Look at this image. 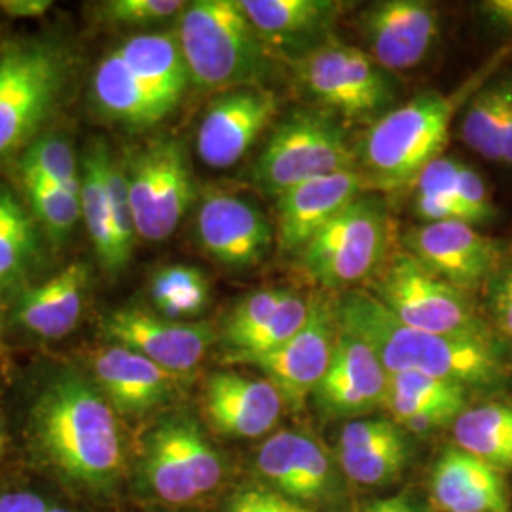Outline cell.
<instances>
[{"instance_id":"1","label":"cell","mask_w":512,"mask_h":512,"mask_svg":"<svg viewBox=\"0 0 512 512\" xmlns=\"http://www.w3.org/2000/svg\"><path fill=\"white\" fill-rule=\"evenodd\" d=\"M340 325L365 340L389 374L418 372L471 387L499 384L509 363L501 340L440 336L401 323L363 289H351L336 304Z\"/></svg>"},{"instance_id":"2","label":"cell","mask_w":512,"mask_h":512,"mask_svg":"<svg viewBox=\"0 0 512 512\" xmlns=\"http://www.w3.org/2000/svg\"><path fill=\"white\" fill-rule=\"evenodd\" d=\"M38 446L61 475L105 488L122 467V442L109 401L76 374H61L33 410Z\"/></svg>"},{"instance_id":"3","label":"cell","mask_w":512,"mask_h":512,"mask_svg":"<svg viewBox=\"0 0 512 512\" xmlns=\"http://www.w3.org/2000/svg\"><path fill=\"white\" fill-rule=\"evenodd\" d=\"M476 88L467 82L454 93L423 92L378 118L357 148L368 188L395 192L418 183L442 156L456 112Z\"/></svg>"},{"instance_id":"4","label":"cell","mask_w":512,"mask_h":512,"mask_svg":"<svg viewBox=\"0 0 512 512\" xmlns=\"http://www.w3.org/2000/svg\"><path fill=\"white\" fill-rule=\"evenodd\" d=\"M190 74L202 90L258 86L270 73L268 46L239 0H196L184 6L175 31Z\"/></svg>"},{"instance_id":"5","label":"cell","mask_w":512,"mask_h":512,"mask_svg":"<svg viewBox=\"0 0 512 512\" xmlns=\"http://www.w3.org/2000/svg\"><path fill=\"white\" fill-rule=\"evenodd\" d=\"M370 293L406 327L440 336L497 338L471 294L440 279L408 251L385 260Z\"/></svg>"},{"instance_id":"6","label":"cell","mask_w":512,"mask_h":512,"mask_svg":"<svg viewBox=\"0 0 512 512\" xmlns=\"http://www.w3.org/2000/svg\"><path fill=\"white\" fill-rule=\"evenodd\" d=\"M391 222L378 196H359L300 251L306 272L329 291L374 279L387 260Z\"/></svg>"},{"instance_id":"7","label":"cell","mask_w":512,"mask_h":512,"mask_svg":"<svg viewBox=\"0 0 512 512\" xmlns=\"http://www.w3.org/2000/svg\"><path fill=\"white\" fill-rule=\"evenodd\" d=\"M357 150L342 128L321 112L296 110L275 126L260 152L253 179L272 198L296 184L353 169Z\"/></svg>"},{"instance_id":"8","label":"cell","mask_w":512,"mask_h":512,"mask_svg":"<svg viewBox=\"0 0 512 512\" xmlns=\"http://www.w3.org/2000/svg\"><path fill=\"white\" fill-rule=\"evenodd\" d=\"M137 236L169 238L194 202L188 152L177 139H156L135 150L124 164Z\"/></svg>"},{"instance_id":"9","label":"cell","mask_w":512,"mask_h":512,"mask_svg":"<svg viewBox=\"0 0 512 512\" xmlns=\"http://www.w3.org/2000/svg\"><path fill=\"white\" fill-rule=\"evenodd\" d=\"M294 73L321 105L349 120H363L393 101L384 69L361 48L329 40L294 59Z\"/></svg>"},{"instance_id":"10","label":"cell","mask_w":512,"mask_h":512,"mask_svg":"<svg viewBox=\"0 0 512 512\" xmlns=\"http://www.w3.org/2000/svg\"><path fill=\"white\" fill-rule=\"evenodd\" d=\"M340 334L338 308L321 294L311 296L304 327L283 346L253 357L243 365L256 366L272 382L283 403L302 406L329 370Z\"/></svg>"},{"instance_id":"11","label":"cell","mask_w":512,"mask_h":512,"mask_svg":"<svg viewBox=\"0 0 512 512\" xmlns=\"http://www.w3.org/2000/svg\"><path fill=\"white\" fill-rule=\"evenodd\" d=\"M406 251L446 283L473 294L511 255L507 243L465 222H431L404 234Z\"/></svg>"},{"instance_id":"12","label":"cell","mask_w":512,"mask_h":512,"mask_svg":"<svg viewBox=\"0 0 512 512\" xmlns=\"http://www.w3.org/2000/svg\"><path fill=\"white\" fill-rule=\"evenodd\" d=\"M357 29L384 71H410L439 40V12L425 0H380L361 12Z\"/></svg>"},{"instance_id":"13","label":"cell","mask_w":512,"mask_h":512,"mask_svg":"<svg viewBox=\"0 0 512 512\" xmlns=\"http://www.w3.org/2000/svg\"><path fill=\"white\" fill-rule=\"evenodd\" d=\"M112 342L179 376L200 365L215 332L209 323L171 321L143 308H120L103 319Z\"/></svg>"},{"instance_id":"14","label":"cell","mask_w":512,"mask_h":512,"mask_svg":"<svg viewBox=\"0 0 512 512\" xmlns=\"http://www.w3.org/2000/svg\"><path fill=\"white\" fill-rule=\"evenodd\" d=\"M389 372L374 349L340 325L329 370L313 391L317 410L330 420L359 418L385 406Z\"/></svg>"},{"instance_id":"15","label":"cell","mask_w":512,"mask_h":512,"mask_svg":"<svg viewBox=\"0 0 512 512\" xmlns=\"http://www.w3.org/2000/svg\"><path fill=\"white\" fill-rule=\"evenodd\" d=\"M63 74L54 48L23 46L18 71L0 93V158L21 147L44 122L63 86Z\"/></svg>"},{"instance_id":"16","label":"cell","mask_w":512,"mask_h":512,"mask_svg":"<svg viewBox=\"0 0 512 512\" xmlns=\"http://www.w3.org/2000/svg\"><path fill=\"white\" fill-rule=\"evenodd\" d=\"M279 110L274 92L251 86L220 95L205 112L198 129V154L203 164L224 169L238 164Z\"/></svg>"},{"instance_id":"17","label":"cell","mask_w":512,"mask_h":512,"mask_svg":"<svg viewBox=\"0 0 512 512\" xmlns=\"http://www.w3.org/2000/svg\"><path fill=\"white\" fill-rule=\"evenodd\" d=\"M255 465L272 490L300 505L327 503L338 495L340 480L329 452L306 433H275L260 446Z\"/></svg>"},{"instance_id":"18","label":"cell","mask_w":512,"mask_h":512,"mask_svg":"<svg viewBox=\"0 0 512 512\" xmlns=\"http://www.w3.org/2000/svg\"><path fill=\"white\" fill-rule=\"evenodd\" d=\"M198 239L220 264L255 268L272 247V224L253 203L224 192H209L198 211Z\"/></svg>"},{"instance_id":"19","label":"cell","mask_w":512,"mask_h":512,"mask_svg":"<svg viewBox=\"0 0 512 512\" xmlns=\"http://www.w3.org/2000/svg\"><path fill=\"white\" fill-rule=\"evenodd\" d=\"M363 171L357 167L296 184L275 198L277 239L285 251H302L311 238L344 207L365 194Z\"/></svg>"},{"instance_id":"20","label":"cell","mask_w":512,"mask_h":512,"mask_svg":"<svg viewBox=\"0 0 512 512\" xmlns=\"http://www.w3.org/2000/svg\"><path fill=\"white\" fill-rule=\"evenodd\" d=\"M283 397L266 378L236 372H217L207 378L203 410L220 435L258 439L270 433L283 410Z\"/></svg>"},{"instance_id":"21","label":"cell","mask_w":512,"mask_h":512,"mask_svg":"<svg viewBox=\"0 0 512 512\" xmlns=\"http://www.w3.org/2000/svg\"><path fill=\"white\" fill-rule=\"evenodd\" d=\"M410 461V442L397 421L351 420L340 435V465L355 484L380 488L403 475Z\"/></svg>"},{"instance_id":"22","label":"cell","mask_w":512,"mask_h":512,"mask_svg":"<svg viewBox=\"0 0 512 512\" xmlns=\"http://www.w3.org/2000/svg\"><path fill=\"white\" fill-rule=\"evenodd\" d=\"M431 499L442 512H509L501 471L463 452L446 448L431 475Z\"/></svg>"},{"instance_id":"23","label":"cell","mask_w":512,"mask_h":512,"mask_svg":"<svg viewBox=\"0 0 512 512\" xmlns=\"http://www.w3.org/2000/svg\"><path fill=\"white\" fill-rule=\"evenodd\" d=\"M93 372L107 401L126 414H145L164 404L175 385V374L122 346L99 349Z\"/></svg>"},{"instance_id":"24","label":"cell","mask_w":512,"mask_h":512,"mask_svg":"<svg viewBox=\"0 0 512 512\" xmlns=\"http://www.w3.org/2000/svg\"><path fill=\"white\" fill-rule=\"evenodd\" d=\"M88 281V266L73 262L42 285L25 289L16 308L19 323L40 338L67 336L80 321Z\"/></svg>"},{"instance_id":"25","label":"cell","mask_w":512,"mask_h":512,"mask_svg":"<svg viewBox=\"0 0 512 512\" xmlns=\"http://www.w3.org/2000/svg\"><path fill=\"white\" fill-rule=\"evenodd\" d=\"M262 42L281 48H306L323 37L340 12L332 0H239ZM304 52V54H306Z\"/></svg>"},{"instance_id":"26","label":"cell","mask_w":512,"mask_h":512,"mask_svg":"<svg viewBox=\"0 0 512 512\" xmlns=\"http://www.w3.org/2000/svg\"><path fill=\"white\" fill-rule=\"evenodd\" d=\"M116 54L137 82L173 112L190 84L181 46L175 33H147L126 40Z\"/></svg>"},{"instance_id":"27","label":"cell","mask_w":512,"mask_h":512,"mask_svg":"<svg viewBox=\"0 0 512 512\" xmlns=\"http://www.w3.org/2000/svg\"><path fill=\"white\" fill-rule=\"evenodd\" d=\"M93 97L105 116L129 128H150L171 114L137 82L116 50L105 55L97 65Z\"/></svg>"},{"instance_id":"28","label":"cell","mask_w":512,"mask_h":512,"mask_svg":"<svg viewBox=\"0 0 512 512\" xmlns=\"http://www.w3.org/2000/svg\"><path fill=\"white\" fill-rule=\"evenodd\" d=\"M511 92L512 69H507L478 86L461 110V141L492 164H501V141Z\"/></svg>"},{"instance_id":"29","label":"cell","mask_w":512,"mask_h":512,"mask_svg":"<svg viewBox=\"0 0 512 512\" xmlns=\"http://www.w3.org/2000/svg\"><path fill=\"white\" fill-rule=\"evenodd\" d=\"M456 446L497 471L512 469V406L488 403L461 412L452 425Z\"/></svg>"},{"instance_id":"30","label":"cell","mask_w":512,"mask_h":512,"mask_svg":"<svg viewBox=\"0 0 512 512\" xmlns=\"http://www.w3.org/2000/svg\"><path fill=\"white\" fill-rule=\"evenodd\" d=\"M467 391L463 385L418 372L389 374L385 408L397 423L427 412L458 420L459 414L467 410Z\"/></svg>"},{"instance_id":"31","label":"cell","mask_w":512,"mask_h":512,"mask_svg":"<svg viewBox=\"0 0 512 512\" xmlns=\"http://www.w3.org/2000/svg\"><path fill=\"white\" fill-rule=\"evenodd\" d=\"M109 154L105 143H95L86 152L80 175V209L101 266L109 272H120L105 181V164Z\"/></svg>"},{"instance_id":"32","label":"cell","mask_w":512,"mask_h":512,"mask_svg":"<svg viewBox=\"0 0 512 512\" xmlns=\"http://www.w3.org/2000/svg\"><path fill=\"white\" fill-rule=\"evenodd\" d=\"M416 192L456 200L465 207L476 228L494 222L497 217V207L490 198L482 175L456 158L440 156L427 165L416 183Z\"/></svg>"},{"instance_id":"33","label":"cell","mask_w":512,"mask_h":512,"mask_svg":"<svg viewBox=\"0 0 512 512\" xmlns=\"http://www.w3.org/2000/svg\"><path fill=\"white\" fill-rule=\"evenodd\" d=\"M37 251L35 222L18 198L0 184V298L31 270Z\"/></svg>"},{"instance_id":"34","label":"cell","mask_w":512,"mask_h":512,"mask_svg":"<svg viewBox=\"0 0 512 512\" xmlns=\"http://www.w3.org/2000/svg\"><path fill=\"white\" fill-rule=\"evenodd\" d=\"M150 296L160 315L171 321L200 315L209 302V281L202 270L188 264H171L150 281Z\"/></svg>"},{"instance_id":"35","label":"cell","mask_w":512,"mask_h":512,"mask_svg":"<svg viewBox=\"0 0 512 512\" xmlns=\"http://www.w3.org/2000/svg\"><path fill=\"white\" fill-rule=\"evenodd\" d=\"M143 471L152 492L165 503L184 505L200 497L192 476L162 425H158L148 437Z\"/></svg>"},{"instance_id":"36","label":"cell","mask_w":512,"mask_h":512,"mask_svg":"<svg viewBox=\"0 0 512 512\" xmlns=\"http://www.w3.org/2000/svg\"><path fill=\"white\" fill-rule=\"evenodd\" d=\"M162 427L183 459L200 497L217 490L222 480V461L198 425L188 418H173L164 421Z\"/></svg>"},{"instance_id":"37","label":"cell","mask_w":512,"mask_h":512,"mask_svg":"<svg viewBox=\"0 0 512 512\" xmlns=\"http://www.w3.org/2000/svg\"><path fill=\"white\" fill-rule=\"evenodd\" d=\"M289 293L291 291L287 289H260L239 300L222 327V344L228 349V355L238 353L258 330L272 321L275 311Z\"/></svg>"},{"instance_id":"38","label":"cell","mask_w":512,"mask_h":512,"mask_svg":"<svg viewBox=\"0 0 512 512\" xmlns=\"http://www.w3.org/2000/svg\"><path fill=\"white\" fill-rule=\"evenodd\" d=\"M21 177L57 184L80 194V175L71 145L59 137H40L21 158Z\"/></svg>"},{"instance_id":"39","label":"cell","mask_w":512,"mask_h":512,"mask_svg":"<svg viewBox=\"0 0 512 512\" xmlns=\"http://www.w3.org/2000/svg\"><path fill=\"white\" fill-rule=\"evenodd\" d=\"M29 202L38 222L55 239H65L73 230L74 224L82 219L80 194H74L57 184L44 183L31 177H23Z\"/></svg>"},{"instance_id":"40","label":"cell","mask_w":512,"mask_h":512,"mask_svg":"<svg viewBox=\"0 0 512 512\" xmlns=\"http://www.w3.org/2000/svg\"><path fill=\"white\" fill-rule=\"evenodd\" d=\"M308 315H310V298H302L300 294L291 291L275 311L272 321L264 329L258 330L238 353L228 355L226 361L243 365L253 357H260L264 353H270L279 346H283L304 327Z\"/></svg>"},{"instance_id":"41","label":"cell","mask_w":512,"mask_h":512,"mask_svg":"<svg viewBox=\"0 0 512 512\" xmlns=\"http://www.w3.org/2000/svg\"><path fill=\"white\" fill-rule=\"evenodd\" d=\"M105 181H107V194H109L110 219H112V232L116 243V255L120 270L128 266L133 241L137 236L133 211L129 202L128 179L124 164H118L109 154L105 164Z\"/></svg>"},{"instance_id":"42","label":"cell","mask_w":512,"mask_h":512,"mask_svg":"<svg viewBox=\"0 0 512 512\" xmlns=\"http://www.w3.org/2000/svg\"><path fill=\"white\" fill-rule=\"evenodd\" d=\"M482 313L501 342L512 344V253L480 287Z\"/></svg>"},{"instance_id":"43","label":"cell","mask_w":512,"mask_h":512,"mask_svg":"<svg viewBox=\"0 0 512 512\" xmlns=\"http://www.w3.org/2000/svg\"><path fill=\"white\" fill-rule=\"evenodd\" d=\"M184 6L181 0H110L101 6V12L110 23L135 27L179 16Z\"/></svg>"},{"instance_id":"44","label":"cell","mask_w":512,"mask_h":512,"mask_svg":"<svg viewBox=\"0 0 512 512\" xmlns=\"http://www.w3.org/2000/svg\"><path fill=\"white\" fill-rule=\"evenodd\" d=\"M226 512H315L266 486H245L232 495Z\"/></svg>"},{"instance_id":"45","label":"cell","mask_w":512,"mask_h":512,"mask_svg":"<svg viewBox=\"0 0 512 512\" xmlns=\"http://www.w3.org/2000/svg\"><path fill=\"white\" fill-rule=\"evenodd\" d=\"M482 27L499 37H512V0H484L476 4Z\"/></svg>"},{"instance_id":"46","label":"cell","mask_w":512,"mask_h":512,"mask_svg":"<svg viewBox=\"0 0 512 512\" xmlns=\"http://www.w3.org/2000/svg\"><path fill=\"white\" fill-rule=\"evenodd\" d=\"M0 512H48V505L31 492H10L0 497Z\"/></svg>"},{"instance_id":"47","label":"cell","mask_w":512,"mask_h":512,"mask_svg":"<svg viewBox=\"0 0 512 512\" xmlns=\"http://www.w3.org/2000/svg\"><path fill=\"white\" fill-rule=\"evenodd\" d=\"M52 6V0H0V10L12 18H38Z\"/></svg>"},{"instance_id":"48","label":"cell","mask_w":512,"mask_h":512,"mask_svg":"<svg viewBox=\"0 0 512 512\" xmlns=\"http://www.w3.org/2000/svg\"><path fill=\"white\" fill-rule=\"evenodd\" d=\"M363 512H427L410 495H395L368 503Z\"/></svg>"},{"instance_id":"49","label":"cell","mask_w":512,"mask_h":512,"mask_svg":"<svg viewBox=\"0 0 512 512\" xmlns=\"http://www.w3.org/2000/svg\"><path fill=\"white\" fill-rule=\"evenodd\" d=\"M23 46H14L8 52L0 55V93L10 84L14 74L18 71L19 59H21Z\"/></svg>"},{"instance_id":"50","label":"cell","mask_w":512,"mask_h":512,"mask_svg":"<svg viewBox=\"0 0 512 512\" xmlns=\"http://www.w3.org/2000/svg\"><path fill=\"white\" fill-rule=\"evenodd\" d=\"M501 164L512 167V92L507 118H505V129H503V141H501Z\"/></svg>"},{"instance_id":"51","label":"cell","mask_w":512,"mask_h":512,"mask_svg":"<svg viewBox=\"0 0 512 512\" xmlns=\"http://www.w3.org/2000/svg\"><path fill=\"white\" fill-rule=\"evenodd\" d=\"M4 450V427H2V420H0V456Z\"/></svg>"},{"instance_id":"52","label":"cell","mask_w":512,"mask_h":512,"mask_svg":"<svg viewBox=\"0 0 512 512\" xmlns=\"http://www.w3.org/2000/svg\"><path fill=\"white\" fill-rule=\"evenodd\" d=\"M48 512H69V511H65V509H48Z\"/></svg>"}]
</instances>
